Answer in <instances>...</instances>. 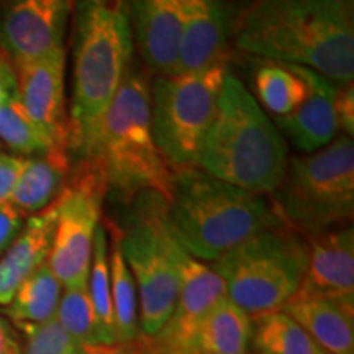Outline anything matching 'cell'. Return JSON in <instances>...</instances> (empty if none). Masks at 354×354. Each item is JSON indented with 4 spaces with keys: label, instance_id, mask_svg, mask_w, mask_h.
Listing matches in <instances>:
<instances>
[{
    "label": "cell",
    "instance_id": "cell-1",
    "mask_svg": "<svg viewBox=\"0 0 354 354\" xmlns=\"http://www.w3.org/2000/svg\"><path fill=\"white\" fill-rule=\"evenodd\" d=\"M236 46L272 63L353 82V0H256L241 17Z\"/></svg>",
    "mask_w": 354,
    "mask_h": 354
},
{
    "label": "cell",
    "instance_id": "cell-2",
    "mask_svg": "<svg viewBox=\"0 0 354 354\" xmlns=\"http://www.w3.org/2000/svg\"><path fill=\"white\" fill-rule=\"evenodd\" d=\"M73 17L68 149L86 162L94 158L102 120L135 63V38L127 0H76Z\"/></svg>",
    "mask_w": 354,
    "mask_h": 354
},
{
    "label": "cell",
    "instance_id": "cell-3",
    "mask_svg": "<svg viewBox=\"0 0 354 354\" xmlns=\"http://www.w3.org/2000/svg\"><path fill=\"white\" fill-rule=\"evenodd\" d=\"M166 220L176 240L203 263H214L266 228L284 225L263 196L201 167L174 172Z\"/></svg>",
    "mask_w": 354,
    "mask_h": 354
},
{
    "label": "cell",
    "instance_id": "cell-4",
    "mask_svg": "<svg viewBox=\"0 0 354 354\" xmlns=\"http://www.w3.org/2000/svg\"><path fill=\"white\" fill-rule=\"evenodd\" d=\"M287 146L240 79L227 73L198 167L207 174L263 196L274 194L287 171Z\"/></svg>",
    "mask_w": 354,
    "mask_h": 354
},
{
    "label": "cell",
    "instance_id": "cell-5",
    "mask_svg": "<svg viewBox=\"0 0 354 354\" xmlns=\"http://www.w3.org/2000/svg\"><path fill=\"white\" fill-rule=\"evenodd\" d=\"M148 79L133 63L102 120L94 158L107 187L127 197H171L174 172L159 153L151 128Z\"/></svg>",
    "mask_w": 354,
    "mask_h": 354
},
{
    "label": "cell",
    "instance_id": "cell-6",
    "mask_svg": "<svg viewBox=\"0 0 354 354\" xmlns=\"http://www.w3.org/2000/svg\"><path fill=\"white\" fill-rule=\"evenodd\" d=\"M307 263V238L277 225L248 238L210 266L227 297L254 318L279 312L297 294Z\"/></svg>",
    "mask_w": 354,
    "mask_h": 354
},
{
    "label": "cell",
    "instance_id": "cell-7",
    "mask_svg": "<svg viewBox=\"0 0 354 354\" xmlns=\"http://www.w3.org/2000/svg\"><path fill=\"white\" fill-rule=\"evenodd\" d=\"M279 220L305 238L353 218L354 143L343 135L318 151L290 158L276 189Z\"/></svg>",
    "mask_w": 354,
    "mask_h": 354
},
{
    "label": "cell",
    "instance_id": "cell-8",
    "mask_svg": "<svg viewBox=\"0 0 354 354\" xmlns=\"http://www.w3.org/2000/svg\"><path fill=\"white\" fill-rule=\"evenodd\" d=\"M133 198V209L120 230V245L138 290L140 339L149 343L174 313L179 277L166 221V198L154 192Z\"/></svg>",
    "mask_w": 354,
    "mask_h": 354
},
{
    "label": "cell",
    "instance_id": "cell-9",
    "mask_svg": "<svg viewBox=\"0 0 354 354\" xmlns=\"http://www.w3.org/2000/svg\"><path fill=\"white\" fill-rule=\"evenodd\" d=\"M227 73V61H221L196 73L154 79L149 91L153 136L172 172L198 167Z\"/></svg>",
    "mask_w": 354,
    "mask_h": 354
},
{
    "label": "cell",
    "instance_id": "cell-10",
    "mask_svg": "<svg viewBox=\"0 0 354 354\" xmlns=\"http://www.w3.org/2000/svg\"><path fill=\"white\" fill-rule=\"evenodd\" d=\"M107 183L95 161L81 162L56 198V227L48 266L64 289L87 287L102 198Z\"/></svg>",
    "mask_w": 354,
    "mask_h": 354
},
{
    "label": "cell",
    "instance_id": "cell-11",
    "mask_svg": "<svg viewBox=\"0 0 354 354\" xmlns=\"http://www.w3.org/2000/svg\"><path fill=\"white\" fill-rule=\"evenodd\" d=\"M167 221V220H166ZM171 232V230H169ZM172 236V254L179 277L177 304L166 328L153 342L145 343L148 351H179L187 346L197 323L209 310L227 297L225 286L210 264L194 258Z\"/></svg>",
    "mask_w": 354,
    "mask_h": 354
},
{
    "label": "cell",
    "instance_id": "cell-12",
    "mask_svg": "<svg viewBox=\"0 0 354 354\" xmlns=\"http://www.w3.org/2000/svg\"><path fill=\"white\" fill-rule=\"evenodd\" d=\"M76 0H6L0 10V48L13 63L64 46Z\"/></svg>",
    "mask_w": 354,
    "mask_h": 354
},
{
    "label": "cell",
    "instance_id": "cell-13",
    "mask_svg": "<svg viewBox=\"0 0 354 354\" xmlns=\"http://www.w3.org/2000/svg\"><path fill=\"white\" fill-rule=\"evenodd\" d=\"M13 66L19 100L25 112L46 133L56 148L68 149L69 115L66 109L64 46L33 59L13 63Z\"/></svg>",
    "mask_w": 354,
    "mask_h": 354
},
{
    "label": "cell",
    "instance_id": "cell-14",
    "mask_svg": "<svg viewBox=\"0 0 354 354\" xmlns=\"http://www.w3.org/2000/svg\"><path fill=\"white\" fill-rule=\"evenodd\" d=\"M308 263L299 292L354 308L353 227L330 228L307 238Z\"/></svg>",
    "mask_w": 354,
    "mask_h": 354
},
{
    "label": "cell",
    "instance_id": "cell-15",
    "mask_svg": "<svg viewBox=\"0 0 354 354\" xmlns=\"http://www.w3.org/2000/svg\"><path fill=\"white\" fill-rule=\"evenodd\" d=\"M135 46L158 76L176 74L183 0H127Z\"/></svg>",
    "mask_w": 354,
    "mask_h": 354
},
{
    "label": "cell",
    "instance_id": "cell-16",
    "mask_svg": "<svg viewBox=\"0 0 354 354\" xmlns=\"http://www.w3.org/2000/svg\"><path fill=\"white\" fill-rule=\"evenodd\" d=\"M228 59V12L223 0H183L176 74L196 73Z\"/></svg>",
    "mask_w": 354,
    "mask_h": 354
},
{
    "label": "cell",
    "instance_id": "cell-17",
    "mask_svg": "<svg viewBox=\"0 0 354 354\" xmlns=\"http://www.w3.org/2000/svg\"><path fill=\"white\" fill-rule=\"evenodd\" d=\"M292 66L308 86V95L292 113L276 117V125L286 131L299 149L313 153L330 145L339 130L336 113L338 87L315 71L297 64Z\"/></svg>",
    "mask_w": 354,
    "mask_h": 354
},
{
    "label": "cell",
    "instance_id": "cell-18",
    "mask_svg": "<svg viewBox=\"0 0 354 354\" xmlns=\"http://www.w3.org/2000/svg\"><path fill=\"white\" fill-rule=\"evenodd\" d=\"M56 227V202L30 215L24 228L0 256V307H6L21 282L43 266L50 256Z\"/></svg>",
    "mask_w": 354,
    "mask_h": 354
},
{
    "label": "cell",
    "instance_id": "cell-19",
    "mask_svg": "<svg viewBox=\"0 0 354 354\" xmlns=\"http://www.w3.org/2000/svg\"><path fill=\"white\" fill-rule=\"evenodd\" d=\"M281 312L297 322L328 354H354V308L297 292Z\"/></svg>",
    "mask_w": 354,
    "mask_h": 354
},
{
    "label": "cell",
    "instance_id": "cell-20",
    "mask_svg": "<svg viewBox=\"0 0 354 354\" xmlns=\"http://www.w3.org/2000/svg\"><path fill=\"white\" fill-rule=\"evenodd\" d=\"M73 158L66 148L26 158L19 180L13 187L10 202L25 216L50 207L61 196L71 176Z\"/></svg>",
    "mask_w": 354,
    "mask_h": 354
},
{
    "label": "cell",
    "instance_id": "cell-21",
    "mask_svg": "<svg viewBox=\"0 0 354 354\" xmlns=\"http://www.w3.org/2000/svg\"><path fill=\"white\" fill-rule=\"evenodd\" d=\"M253 338V317L223 297L197 323L185 349L205 354H248Z\"/></svg>",
    "mask_w": 354,
    "mask_h": 354
},
{
    "label": "cell",
    "instance_id": "cell-22",
    "mask_svg": "<svg viewBox=\"0 0 354 354\" xmlns=\"http://www.w3.org/2000/svg\"><path fill=\"white\" fill-rule=\"evenodd\" d=\"M109 264L117 344L128 346L140 339V304L135 279L122 253L120 228L117 227H112Z\"/></svg>",
    "mask_w": 354,
    "mask_h": 354
},
{
    "label": "cell",
    "instance_id": "cell-23",
    "mask_svg": "<svg viewBox=\"0 0 354 354\" xmlns=\"http://www.w3.org/2000/svg\"><path fill=\"white\" fill-rule=\"evenodd\" d=\"M63 290L64 287L44 263L21 282L10 302L2 307L3 313L17 326L44 323L56 317Z\"/></svg>",
    "mask_w": 354,
    "mask_h": 354
},
{
    "label": "cell",
    "instance_id": "cell-24",
    "mask_svg": "<svg viewBox=\"0 0 354 354\" xmlns=\"http://www.w3.org/2000/svg\"><path fill=\"white\" fill-rule=\"evenodd\" d=\"M251 351L258 354H328L284 312L253 318Z\"/></svg>",
    "mask_w": 354,
    "mask_h": 354
},
{
    "label": "cell",
    "instance_id": "cell-25",
    "mask_svg": "<svg viewBox=\"0 0 354 354\" xmlns=\"http://www.w3.org/2000/svg\"><path fill=\"white\" fill-rule=\"evenodd\" d=\"M109 236L107 228L99 225L95 232L94 250H92L91 272H88L87 290L94 307L97 328L102 348L117 349V335H115V320L112 307V290H110V264H109Z\"/></svg>",
    "mask_w": 354,
    "mask_h": 354
},
{
    "label": "cell",
    "instance_id": "cell-26",
    "mask_svg": "<svg viewBox=\"0 0 354 354\" xmlns=\"http://www.w3.org/2000/svg\"><path fill=\"white\" fill-rule=\"evenodd\" d=\"M256 92L274 117H284L304 104L308 86L292 64L269 63L256 73Z\"/></svg>",
    "mask_w": 354,
    "mask_h": 354
},
{
    "label": "cell",
    "instance_id": "cell-27",
    "mask_svg": "<svg viewBox=\"0 0 354 354\" xmlns=\"http://www.w3.org/2000/svg\"><path fill=\"white\" fill-rule=\"evenodd\" d=\"M0 145L17 156H37L56 148L19 100V92L0 107Z\"/></svg>",
    "mask_w": 354,
    "mask_h": 354
},
{
    "label": "cell",
    "instance_id": "cell-28",
    "mask_svg": "<svg viewBox=\"0 0 354 354\" xmlns=\"http://www.w3.org/2000/svg\"><path fill=\"white\" fill-rule=\"evenodd\" d=\"M57 322L73 336L87 354H102L107 349L102 348L99 328L94 307L87 287L82 289H64L56 312Z\"/></svg>",
    "mask_w": 354,
    "mask_h": 354
},
{
    "label": "cell",
    "instance_id": "cell-29",
    "mask_svg": "<svg viewBox=\"0 0 354 354\" xmlns=\"http://www.w3.org/2000/svg\"><path fill=\"white\" fill-rule=\"evenodd\" d=\"M17 328L24 342L21 354H87L56 317L37 325H19Z\"/></svg>",
    "mask_w": 354,
    "mask_h": 354
},
{
    "label": "cell",
    "instance_id": "cell-30",
    "mask_svg": "<svg viewBox=\"0 0 354 354\" xmlns=\"http://www.w3.org/2000/svg\"><path fill=\"white\" fill-rule=\"evenodd\" d=\"M26 216L12 202L0 203V256L8 250L24 228Z\"/></svg>",
    "mask_w": 354,
    "mask_h": 354
},
{
    "label": "cell",
    "instance_id": "cell-31",
    "mask_svg": "<svg viewBox=\"0 0 354 354\" xmlns=\"http://www.w3.org/2000/svg\"><path fill=\"white\" fill-rule=\"evenodd\" d=\"M24 156L0 151V203L10 202L13 187L25 165Z\"/></svg>",
    "mask_w": 354,
    "mask_h": 354
},
{
    "label": "cell",
    "instance_id": "cell-32",
    "mask_svg": "<svg viewBox=\"0 0 354 354\" xmlns=\"http://www.w3.org/2000/svg\"><path fill=\"white\" fill-rule=\"evenodd\" d=\"M336 113H338V125L343 128L344 135L353 138L354 133V87L353 82L344 84L343 88H338L336 97Z\"/></svg>",
    "mask_w": 354,
    "mask_h": 354
},
{
    "label": "cell",
    "instance_id": "cell-33",
    "mask_svg": "<svg viewBox=\"0 0 354 354\" xmlns=\"http://www.w3.org/2000/svg\"><path fill=\"white\" fill-rule=\"evenodd\" d=\"M17 95V73L10 56L0 48V107Z\"/></svg>",
    "mask_w": 354,
    "mask_h": 354
},
{
    "label": "cell",
    "instance_id": "cell-34",
    "mask_svg": "<svg viewBox=\"0 0 354 354\" xmlns=\"http://www.w3.org/2000/svg\"><path fill=\"white\" fill-rule=\"evenodd\" d=\"M21 348L19 328L6 315H0V354H21Z\"/></svg>",
    "mask_w": 354,
    "mask_h": 354
},
{
    "label": "cell",
    "instance_id": "cell-35",
    "mask_svg": "<svg viewBox=\"0 0 354 354\" xmlns=\"http://www.w3.org/2000/svg\"><path fill=\"white\" fill-rule=\"evenodd\" d=\"M143 354H205V353L194 351V349H179V351H148V349H145Z\"/></svg>",
    "mask_w": 354,
    "mask_h": 354
},
{
    "label": "cell",
    "instance_id": "cell-36",
    "mask_svg": "<svg viewBox=\"0 0 354 354\" xmlns=\"http://www.w3.org/2000/svg\"><path fill=\"white\" fill-rule=\"evenodd\" d=\"M118 349V348H117ZM117 349H110V351H105V353H102V354H117L118 351Z\"/></svg>",
    "mask_w": 354,
    "mask_h": 354
},
{
    "label": "cell",
    "instance_id": "cell-37",
    "mask_svg": "<svg viewBox=\"0 0 354 354\" xmlns=\"http://www.w3.org/2000/svg\"><path fill=\"white\" fill-rule=\"evenodd\" d=\"M117 354H125V351H120V349H118V353Z\"/></svg>",
    "mask_w": 354,
    "mask_h": 354
},
{
    "label": "cell",
    "instance_id": "cell-38",
    "mask_svg": "<svg viewBox=\"0 0 354 354\" xmlns=\"http://www.w3.org/2000/svg\"><path fill=\"white\" fill-rule=\"evenodd\" d=\"M248 354H258V353H254V351H250Z\"/></svg>",
    "mask_w": 354,
    "mask_h": 354
},
{
    "label": "cell",
    "instance_id": "cell-39",
    "mask_svg": "<svg viewBox=\"0 0 354 354\" xmlns=\"http://www.w3.org/2000/svg\"><path fill=\"white\" fill-rule=\"evenodd\" d=\"M141 354H143V353H141Z\"/></svg>",
    "mask_w": 354,
    "mask_h": 354
}]
</instances>
